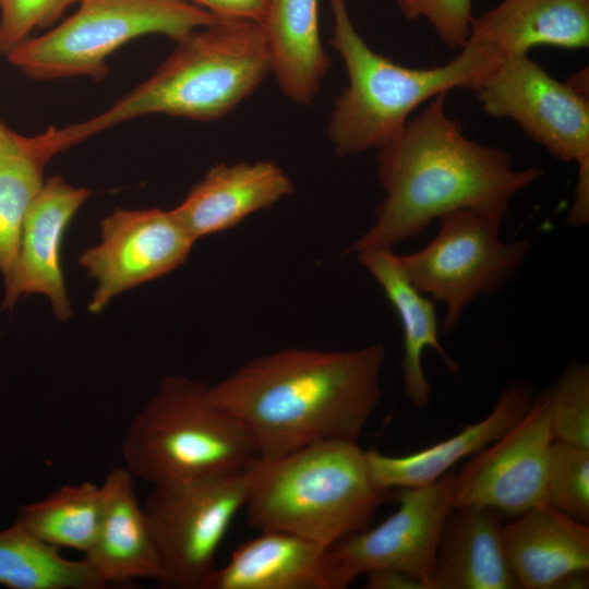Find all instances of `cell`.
<instances>
[{
    "label": "cell",
    "instance_id": "cell-32",
    "mask_svg": "<svg viewBox=\"0 0 589 589\" xmlns=\"http://www.w3.org/2000/svg\"><path fill=\"white\" fill-rule=\"evenodd\" d=\"M567 221L573 227H581L589 221V163L577 165L574 199Z\"/></svg>",
    "mask_w": 589,
    "mask_h": 589
},
{
    "label": "cell",
    "instance_id": "cell-14",
    "mask_svg": "<svg viewBox=\"0 0 589 589\" xmlns=\"http://www.w3.org/2000/svg\"><path fill=\"white\" fill-rule=\"evenodd\" d=\"M89 195L88 189L75 188L57 175L44 181L23 221L16 260L4 279L3 306H13L21 296L37 293L47 297L60 321L72 316L61 244L69 224Z\"/></svg>",
    "mask_w": 589,
    "mask_h": 589
},
{
    "label": "cell",
    "instance_id": "cell-29",
    "mask_svg": "<svg viewBox=\"0 0 589 589\" xmlns=\"http://www.w3.org/2000/svg\"><path fill=\"white\" fill-rule=\"evenodd\" d=\"M80 0H0V53L8 56L33 29L55 23Z\"/></svg>",
    "mask_w": 589,
    "mask_h": 589
},
{
    "label": "cell",
    "instance_id": "cell-3",
    "mask_svg": "<svg viewBox=\"0 0 589 589\" xmlns=\"http://www.w3.org/2000/svg\"><path fill=\"white\" fill-rule=\"evenodd\" d=\"M271 71L261 24L219 20L176 41L173 51L151 76L99 115L62 128L50 127L39 135L55 156L141 116L216 120L251 96Z\"/></svg>",
    "mask_w": 589,
    "mask_h": 589
},
{
    "label": "cell",
    "instance_id": "cell-31",
    "mask_svg": "<svg viewBox=\"0 0 589 589\" xmlns=\"http://www.w3.org/2000/svg\"><path fill=\"white\" fill-rule=\"evenodd\" d=\"M221 20H248L262 23L271 0H188Z\"/></svg>",
    "mask_w": 589,
    "mask_h": 589
},
{
    "label": "cell",
    "instance_id": "cell-25",
    "mask_svg": "<svg viewBox=\"0 0 589 589\" xmlns=\"http://www.w3.org/2000/svg\"><path fill=\"white\" fill-rule=\"evenodd\" d=\"M0 584L13 589L106 588L84 558L64 557L16 521L0 531Z\"/></svg>",
    "mask_w": 589,
    "mask_h": 589
},
{
    "label": "cell",
    "instance_id": "cell-7",
    "mask_svg": "<svg viewBox=\"0 0 589 589\" xmlns=\"http://www.w3.org/2000/svg\"><path fill=\"white\" fill-rule=\"evenodd\" d=\"M221 19L188 0H80L77 10L51 31L28 38L7 57L35 80L107 74V58L149 34L175 43Z\"/></svg>",
    "mask_w": 589,
    "mask_h": 589
},
{
    "label": "cell",
    "instance_id": "cell-19",
    "mask_svg": "<svg viewBox=\"0 0 589 589\" xmlns=\"http://www.w3.org/2000/svg\"><path fill=\"white\" fill-rule=\"evenodd\" d=\"M353 254L378 284L400 321L404 336L400 365L405 396L413 407L423 409L432 396V387L422 364L423 351L431 348L449 373L458 372L457 363L440 341L441 325L435 302L410 281L394 250L364 249Z\"/></svg>",
    "mask_w": 589,
    "mask_h": 589
},
{
    "label": "cell",
    "instance_id": "cell-4",
    "mask_svg": "<svg viewBox=\"0 0 589 589\" xmlns=\"http://www.w3.org/2000/svg\"><path fill=\"white\" fill-rule=\"evenodd\" d=\"M329 44L344 61L348 84L335 98L326 127L336 155L349 157L381 147L425 101L454 88L476 87L502 58L486 41L469 36L449 62L410 68L375 52L356 29L347 0H329Z\"/></svg>",
    "mask_w": 589,
    "mask_h": 589
},
{
    "label": "cell",
    "instance_id": "cell-24",
    "mask_svg": "<svg viewBox=\"0 0 589 589\" xmlns=\"http://www.w3.org/2000/svg\"><path fill=\"white\" fill-rule=\"evenodd\" d=\"M50 159L35 136L9 129L0 140V273L4 279L15 263L26 212L44 184Z\"/></svg>",
    "mask_w": 589,
    "mask_h": 589
},
{
    "label": "cell",
    "instance_id": "cell-1",
    "mask_svg": "<svg viewBox=\"0 0 589 589\" xmlns=\"http://www.w3.org/2000/svg\"><path fill=\"white\" fill-rule=\"evenodd\" d=\"M383 344L348 350L284 348L251 359L214 385L259 459L324 440L358 441L381 399Z\"/></svg>",
    "mask_w": 589,
    "mask_h": 589
},
{
    "label": "cell",
    "instance_id": "cell-26",
    "mask_svg": "<svg viewBox=\"0 0 589 589\" xmlns=\"http://www.w3.org/2000/svg\"><path fill=\"white\" fill-rule=\"evenodd\" d=\"M103 506L101 486L85 481L64 484L23 505L16 522L44 543L86 553L94 542Z\"/></svg>",
    "mask_w": 589,
    "mask_h": 589
},
{
    "label": "cell",
    "instance_id": "cell-12",
    "mask_svg": "<svg viewBox=\"0 0 589 589\" xmlns=\"http://www.w3.org/2000/svg\"><path fill=\"white\" fill-rule=\"evenodd\" d=\"M195 241L172 209L116 208L101 220L99 243L77 259L96 281L88 311L99 313L123 291L175 271Z\"/></svg>",
    "mask_w": 589,
    "mask_h": 589
},
{
    "label": "cell",
    "instance_id": "cell-33",
    "mask_svg": "<svg viewBox=\"0 0 589 589\" xmlns=\"http://www.w3.org/2000/svg\"><path fill=\"white\" fill-rule=\"evenodd\" d=\"M365 576L368 589H426L423 582L394 569L373 570Z\"/></svg>",
    "mask_w": 589,
    "mask_h": 589
},
{
    "label": "cell",
    "instance_id": "cell-6",
    "mask_svg": "<svg viewBox=\"0 0 589 589\" xmlns=\"http://www.w3.org/2000/svg\"><path fill=\"white\" fill-rule=\"evenodd\" d=\"M208 385L167 376L121 443L124 467L152 485L240 472L259 456L239 422L213 402Z\"/></svg>",
    "mask_w": 589,
    "mask_h": 589
},
{
    "label": "cell",
    "instance_id": "cell-11",
    "mask_svg": "<svg viewBox=\"0 0 589 589\" xmlns=\"http://www.w3.org/2000/svg\"><path fill=\"white\" fill-rule=\"evenodd\" d=\"M483 110L513 120L564 163L589 161V100L528 55L502 57L474 89Z\"/></svg>",
    "mask_w": 589,
    "mask_h": 589
},
{
    "label": "cell",
    "instance_id": "cell-5",
    "mask_svg": "<svg viewBox=\"0 0 589 589\" xmlns=\"http://www.w3.org/2000/svg\"><path fill=\"white\" fill-rule=\"evenodd\" d=\"M244 508L259 530L293 533L326 548L368 528L393 490L373 478L358 441H318L248 468Z\"/></svg>",
    "mask_w": 589,
    "mask_h": 589
},
{
    "label": "cell",
    "instance_id": "cell-15",
    "mask_svg": "<svg viewBox=\"0 0 589 589\" xmlns=\"http://www.w3.org/2000/svg\"><path fill=\"white\" fill-rule=\"evenodd\" d=\"M293 191L292 180L275 161L221 163L213 166L172 211L197 240L237 226Z\"/></svg>",
    "mask_w": 589,
    "mask_h": 589
},
{
    "label": "cell",
    "instance_id": "cell-22",
    "mask_svg": "<svg viewBox=\"0 0 589 589\" xmlns=\"http://www.w3.org/2000/svg\"><path fill=\"white\" fill-rule=\"evenodd\" d=\"M470 35L490 44L501 57L528 55L539 45L587 48L589 0H502L473 17Z\"/></svg>",
    "mask_w": 589,
    "mask_h": 589
},
{
    "label": "cell",
    "instance_id": "cell-21",
    "mask_svg": "<svg viewBox=\"0 0 589 589\" xmlns=\"http://www.w3.org/2000/svg\"><path fill=\"white\" fill-rule=\"evenodd\" d=\"M500 514L491 508L454 507L443 527L431 589H514L501 536Z\"/></svg>",
    "mask_w": 589,
    "mask_h": 589
},
{
    "label": "cell",
    "instance_id": "cell-18",
    "mask_svg": "<svg viewBox=\"0 0 589 589\" xmlns=\"http://www.w3.org/2000/svg\"><path fill=\"white\" fill-rule=\"evenodd\" d=\"M533 397L530 384L512 382L500 392L485 418L440 443L402 456L366 449L374 480L387 490L421 486L436 481L465 457L476 455L506 433L526 413Z\"/></svg>",
    "mask_w": 589,
    "mask_h": 589
},
{
    "label": "cell",
    "instance_id": "cell-34",
    "mask_svg": "<svg viewBox=\"0 0 589 589\" xmlns=\"http://www.w3.org/2000/svg\"><path fill=\"white\" fill-rule=\"evenodd\" d=\"M578 93L588 96V71L587 68L572 75L566 81Z\"/></svg>",
    "mask_w": 589,
    "mask_h": 589
},
{
    "label": "cell",
    "instance_id": "cell-10",
    "mask_svg": "<svg viewBox=\"0 0 589 589\" xmlns=\"http://www.w3.org/2000/svg\"><path fill=\"white\" fill-rule=\"evenodd\" d=\"M454 478L450 470L432 483L399 489L398 508L384 521L328 546L332 589L378 569L405 573L431 589L441 533L454 508Z\"/></svg>",
    "mask_w": 589,
    "mask_h": 589
},
{
    "label": "cell",
    "instance_id": "cell-35",
    "mask_svg": "<svg viewBox=\"0 0 589 589\" xmlns=\"http://www.w3.org/2000/svg\"><path fill=\"white\" fill-rule=\"evenodd\" d=\"M8 130H9V128L5 127L2 122H0V140L5 135Z\"/></svg>",
    "mask_w": 589,
    "mask_h": 589
},
{
    "label": "cell",
    "instance_id": "cell-30",
    "mask_svg": "<svg viewBox=\"0 0 589 589\" xmlns=\"http://www.w3.org/2000/svg\"><path fill=\"white\" fill-rule=\"evenodd\" d=\"M408 20H426L438 38L452 49H461L470 35L472 0H397Z\"/></svg>",
    "mask_w": 589,
    "mask_h": 589
},
{
    "label": "cell",
    "instance_id": "cell-16",
    "mask_svg": "<svg viewBox=\"0 0 589 589\" xmlns=\"http://www.w3.org/2000/svg\"><path fill=\"white\" fill-rule=\"evenodd\" d=\"M502 544L517 588L557 589L569 574L589 569V526L546 503L502 526Z\"/></svg>",
    "mask_w": 589,
    "mask_h": 589
},
{
    "label": "cell",
    "instance_id": "cell-28",
    "mask_svg": "<svg viewBox=\"0 0 589 589\" xmlns=\"http://www.w3.org/2000/svg\"><path fill=\"white\" fill-rule=\"evenodd\" d=\"M545 503L589 524V449L553 441L546 466Z\"/></svg>",
    "mask_w": 589,
    "mask_h": 589
},
{
    "label": "cell",
    "instance_id": "cell-9",
    "mask_svg": "<svg viewBox=\"0 0 589 589\" xmlns=\"http://www.w3.org/2000/svg\"><path fill=\"white\" fill-rule=\"evenodd\" d=\"M249 491L248 469L153 485L144 510L158 550V585L206 589L219 546Z\"/></svg>",
    "mask_w": 589,
    "mask_h": 589
},
{
    "label": "cell",
    "instance_id": "cell-20",
    "mask_svg": "<svg viewBox=\"0 0 589 589\" xmlns=\"http://www.w3.org/2000/svg\"><path fill=\"white\" fill-rule=\"evenodd\" d=\"M260 531L216 568L206 589H332L326 546L285 531Z\"/></svg>",
    "mask_w": 589,
    "mask_h": 589
},
{
    "label": "cell",
    "instance_id": "cell-13",
    "mask_svg": "<svg viewBox=\"0 0 589 589\" xmlns=\"http://www.w3.org/2000/svg\"><path fill=\"white\" fill-rule=\"evenodd\" d=\"M554 441L543 390L500 438L472 456L454 478V507L473 505L515 517L545 503Z\"/></svg>",
    "mask_w": 589,
    "mask_h": 589
},
{
    "label": "cell",
    "instance_id": "cell-17",
    "mask_svg": "<svg viewBox=\"0 0 589 589\" xmlns=\"http://www.w3.org/2000/svg\"><path fill=\"white\" fill-rule=\"evenodd\" d=\"M134 480L124 466H118L100 484V519L84 560L106 587L134 579L158 582L161 577L158 550Z\"/></svg>",
    "mask_w": 589,
    "mask_h": 589
},
{
    "label": "cell",
    "instance_id": "cell-23",
    "mask_svg": "<svg viewBox=\"0 0 589 589\" xmlns=\"http://www.w3.org/2000/svg\"><path fill=\"white\" fill-rule=\"evenodd\" d=\"M318 0H271L261 23L272 71L280 91L297 105L317 96L332 61L321 41Z\"/></svg>",
    "mask_w": 589,
    "mask_h": 589
},
{
    "label": "cell",
    "instance_id": "cell-27",
    "mask_svg": "<svg viewBox=\"0 0 589 589\" xmlns=\"http://www.w3.org/2000/svg\"><path fill=\"white\" fill-rule=\"evenodd\" d=\"M554 441L589 449V365L569 362L543 390Z\"/></svg>",
    "mask_w": 589,
    "mask_h": 589
},
{
    "label": "cell",
    "instance_id": "cell-8",
    "mask_svg": "<svg viewBox=\"0 0 589 589\" xmlns=\"http://www.w3.org/2000/svg\"><path fill=\"white\" fill-rule=\"evenodd\" d=\"M502 224V218L457 209L438 219V231L425 247L398 255L410 281L445 305L442 334L456 327L478 297L501 291L529 254L532 236L505 242Z\"/></svg>",
    "mask_w": 589,
    "mask_h": 589
},
{
    "label": "cell",
    "instance_id": "cell-2",
    "mask_svg": "<svg viewBox=\"0 0 589 589\" xmlns=\"http://www.w3.org/2000/svg\"><path fill=\"white\" fill-rule=\"evenodd\" d=\"M447 94L430 99L377 148L384 197L373 224L348 253L394 250L457 209L504 219L513 197L542 177L541 168L516 169L504 149L466 136L447 115Z\"/></svg>",
    "mask_w": 589,
    "mask_h": 589
}]
</instances>
